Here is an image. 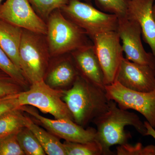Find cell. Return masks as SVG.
Masks as SVG:
<instances>
[{
  "label": "cell",
  "instance_id": "1",
  "mask_svg": "<svg viewBox=\"0 0 155 155\" xmlns=\"http://www.w3.org/2000/svg\"><path fill=\"white\" fill-rule=\"evenodd\" d=\"M97 127L96 140L102 147L104 155L114 154L110 148L115 145L127 143L131 135L125 130L127 126H133L139 133L146 136L147 129L136 114L118 107L113 100H110L107 110L94 119Z\"/></svg>",
  "mask_w": 155,
  "mask_h": 155
},
{
  "label": "cell",
  "instance_id": "2",
  "mask_svg": "<svg viewBox=\"0 0 155 155\" xmlns=\"http://www.w3.org/2000/svg\"><path fill=\"white\" fill-rule=\"evenodd\" d=\"M62 99L74 122L83 127L107 110L110 101L104 88L79 75L71 87L64 90Z\"/></svg>",
  "mask_w": 155,
  "mask_h": 155
},
{
  "label": "cell",
  "instance_id": "3",
  "mask_svg": "<svg viewBox=\"0 0 155 155\" xmlns=\"http://www.w3.org/2000/svg\"><path fill=\"white\" fill-rule=\"evenodd\" d=\"M46 22V37L51 58L93 44L85 31L67 19L61 9L53 11Z\"/></svg>",
  "mask_w": 155,
  "mask_h": 155
},
{
  "label": "cell",
  "instance_id": "4",
  "mask_svg": "<svg viewBox=\"0 0 155 155\" xmlns=\"http://www.w3.org/2000/svg\"><path fill=\"white\" fill-rule=\"evenodd\" d=\"M51 58L46 35L23 29L19 49V64L30 85L44 81Z\"/></svg>",
  "mask_w": 155,
  "mask_h": 155
},
{
  "label": "cell",
  "instance_id": "5",
  "mask_svg": "<svg viewBox=\"0 0 155 155\" xmlns=\"http://www.w3.org/2000/svg\"><path fill=\"white\" fill-rule=\"evenodd\" d=\"M61 10L67 19L83 29L91 40L99 34L117 30V16L100 11L81 0H69Z\"/></svg>",
  "mask_w": 155,
  "mask_h": 155
},
{
  "label": "cell",
  "instance_id": "6",
  "mask_svg": "<svg viewBox=\"0 0 155 155\" xmlns=\"http://www.w3.org/2000/svg\"><path fill=\"white\" fill-rule=\"evenodd\" d=\"M64 90L52 88L44 81L31 84L18 94L19 105L32 106L55 119L73 120L72 114L62 99Z\"/></svg>",
  "mask_w": 155,
  "mask_h": 155
},
{
  "label": "cell",
  "instance_id": "7",
  "mask_svg": "<svg viewBox=\"0 0 155 155\" xmlns=\"http://www.w3.org/2000/svg\"><path fill=\"white\" fill-rule=\"evenodd\" d=\"M91 40L102 69L105 86L114 83L124 58L118 31H112L99 34Z\"/></svg>",
  "mask_w": 155,
  "mask_h": 155
},
{
  "label": "cell",
  "instance_id": "8",
  "mask_svg": "<svg viewBox=\"0 0 155 155\" xmlns=\"http://www.w3.org/2000/svg\"><path fill=\"white\" fill-rule=\"evenodd\" d=\"M105 90L108 99L114 101L123 110L137 111L155 128V90L148 92L135 91L117 81L105 85Z\"/></svg>",
  "mask_w": 155,
  "mask_h": 155
},
{
  "label": "cell",
  "instance_id": "9",
  "mask_svg": "<svg viewBox=\"0 0 155 155\" xmlns=\"http://www.w3.org/2000/svg\"><path fill=\"white\" fill-rule=\"evenodd\" d=\"M117 31L122 41L125 58L137 64L155 68L153 55L147 52L142 43L141 29L138 22L126 16L119 17Z\"/></svg>",
  "mask_w": 155,
  "mask_h": 155
},
{
  "label": "cell",
  "instance_id": "10",
  "mask_svg": "<svg viewBox=\"0 0 155 155\" xmlns=\"http://www.w3.org/2000/svg\"><path fill=\"white\" fill-rule=\"evenodd\" d=\"M20 109L34 117L51 133L66 141L84 143L96 140L97 130L93 127L84 129L70 119H48L27 106H21Z\"/></svg>",
  "mask_w": 155,
  "mask_h": 155
},
{
  "label": "cell",
  "instance_id": "11",
  "mask_svg": "<svg viewBox=\"0 0 155 155\" xmlns=\"http://www.w3.org/2000/svg\"><path fill=\"white\" fill-rule=\"evenodd\" d=\"M0 19L23 29L46 35V22L38 15L28 0H6L0 5Z\"/></svg>",
  "mask_w": 155,
  "mask_h": 155
},
{
  "label": "cell",
  "instance_id": "12",
  "mask_svg": "<svg viewBox=\"0 0 155 155\" xmlns=\"http://www.w3.org/2000/svg\"><path fill=\"white\" fill-rule=\"evenodd\" d=\"M116 81L135 91H152L155 90V68L137 64L124 58Z\"/></svg>",
  "mask_w": 155,
  "mask_h": 155
},
{
  "label": "cell",
  "instance_id": "13",
  "mask_svg": "<svg viewBox=\"0 0 155 155\" xmlns=\"http://www.w3.org/2000/svg\"><path fill=\"white\" fill-rule=\"evenodd\" d=\"M155 0H130L126 17L138 22L144 41L149 45L155 59V20L153 13Z\"/></svg>",
  "mask_w": 155,
  "mask_h": 155
},
{
  "label": "cell",
  "instance_id": "14",
  "mask_svg": "<svg viewBox=\"0 0 155 155\" xmlns=\"http://www.w3.org/2000/svg\"><path fill=\"white\" fill-rule=\"evenodd\" d=\"M78 75L93 84L105 89L102 69L93 44L70 53Z\"/></svg>",
  "mask_w": 155,
  "mask_h": 155
},
{
  "label": "cell",
  "instance_id": "15",
  "mask_svg": "<svg viewBox=\"0 0 155 155\" xmlns=\"http://www.w3.org/2000/svg\"><path fill=\"white\" fill-rule=\"evenodd\" d=\"M54 58L46 73L44 81L52 88L62 89L71 87L78 75L70 54Z\"/></svg>",
  "mask_w": 155,
  "mask_h": 155
},
{
  "label": "cell",
  "instance_id": "16",
  "mask_svg": "<svg viewBox=\"0 0 155 155\" xmlns=\"http://www.w3.org/2000/svg\"><path fill=\"white\" fill-rule=\"evenodd\" d=\"M22 32L23 28L0 19V48L20 70L19 49Z\"/></svg>",
  "mask_w": 155,
  "mask_h": 155
},
{
  "label": "cell",
  "instance_id": "17",
  "mask_svg": "<svg viewBox=\"0 0 155 155\" xmlns=\"http://www.w3.org/2000/svg\"><path fill=\"white\" fill-rule=\"evenodd\" d=\"M24 120L25 126L36 136L46 154L67 155L64 144L55 135L40 127L28 116H24Z\"/></svg>",
  "mask_w": 155,
  "mask_h": 155
},
{
  "label": "cell",
  "instance_id": "18",
  "mask_svg": "<svg viewBox=\"0 0 155 155\" xmlns=\"http://www.w3.org/2000/svg\"><path fill=\"white\" fill-rule=\"evenodd\" d=\"M24 115L20 109L8 112L0 117V139L16 133L25 126Z\"/></svg>",
  "mask_w": 155,
  "mask_h": 155
},
{
  "label": "cell",
  "instance_id": "19",
  "mask_svg": "<svg viewBox=\"0 0 155 155\" xmlns=\"http://www.w3.org/2000/svg\"><path fill=\"white\" fill-rule=\"evenodd\" d=\"M17 136L19 145L25 155L46 154L36 136L28 127H22L17 132Z\"/></svg>",
  "mask_w": 155,
  "mask_h": 155
},
{
  "label": "cell",
  "instance_id": "20",
  "mask_svg": "<svg viewBox=\"0 0 155 155\" xmlns=\"http://www.w3.org/2000/svg\"><path fill=\"white\" fill-rule=\"evenodd\" d=\"M63 144L67 155H104L102 147L96 140L84 143L65 140Z\"/></svg>",
  "mask_w": 155,
  "mask_h": 155
},
{
  "label": "cell",
  "instance_id": "21",
  "mask_svg": "<svg viewBox=\"0 0 155 155\" xmlns=\"http://www.w3.org/2000/svg\"><path fill=\"white\" fill-rule=\"evenodd\" d=\"M38 15L45 22L53 11L62 9L69 0H28Z\"/></svg>",
  "mask_w": 155,
  "mask_h": 155
},
{
  "label": "cell",
  "instance_id": "22",
  "mask_svg": "<svg viewBox=\"0 0 155 155\" xmlns=\"http://www.w3.org/2000/svg\"><path fill=\"white\" fill-rule=\"evenodd\" d=\"M0 69L19 82L25 89L30 85L21 70L11 61L8 55L0 48Z\"/></svg>",
  "mask_w": 155,
  "mask_h": 155
},
{
  "label": "cell",
  "instance_id": "23",
  "mask_svg": "<svg viewBox=\"0 0 155 155\" xmlns=\"http://www.w3.org/2000/svg\"><path fill=\"white\" fill-rule=\"evenodd\" d=\"M90 1L91 0H85ZM130 0H95L96 4L103 12L115 14L119 17L126 16Z\"/></svg>",
  "mask_w": 155,
  "mask_h": 155
},
{
  "label": "cell",
  "instance_id": "24",
  "mask_svg": "<svg viewBox=\"0 0 155 155\" xmlns=\"http://www.w3.org/2000/svg\"><path fill=\"white\" fill-rule=\"evenodd\" d=\"M26 90L19 82L0 69V98Z\"/></svg>",
  "mask_w": 155,
  "mask_h": 155
},
{
  "label": "cell",
  "instance_id": "25",
  "mask_svg": "<svg viewBox=\"0 0 155 155\" xmlns=\"http://www.w3.org/2000/svg\"><path fill=\"white\" fill-rule=\"evenodd\" d=\"M17 132L0 139V155H25L17 139Z\"/></svg>",
  "mask_w": 155,
  "mask_h": 155
},
{
  "label": "cell",
  "instance_id": "26",
  "mask_svg": "<svg viewBox=\"0 0 155 155\" xmlns=\"http://www.w3.org/2000/svg\"><path fill=\"white\" fill-rule=\"evenodd\" d=\"M118 155H155V146L143 147L140 143L133 145L129 143L120 145L116 147Z\"/></svg>",
  "mask_w": 155,
  "mask_h": 155
},
{
  "label": "cell",
  "instance_id": "27",
  "mask_svg": "<svg viewBox=\"0 0 155 155\" xmlns=\"http://www.w3.org/2000/svg\"><path fill=\"white\" fill-rule=\"evenodd\" d=\"M18 94L0 98V117L11 111L20 109Z\"/></svg>",
  "mask_w": 155,
  "mask_h": 155
},
{
  "label": "cell",
  "instance_id": "28",
  "mask_svg": "<svg viewBox=\"0 0 155 155\" xmlns=\"http://www.w3.org/2000/svg\"><path fill=\"white\" fill-rule=\"evenodd\" d=\"M145 126L147 129L146 134V136H150L152 137L155 140V129L152 127L150 124L147 121H145L144 122Z\"/></svg>",
  "mask_w": 155,
  "mask_h": 155
},
{
  "label": "cell",
  "instance_id": "29",
  "mask_svg": "<svg viewBox=\"0 0 155 155\" xmlns=\"http://www.w3.org/2000/svg\"><path fill=\"white\" fill-rule=\"evenodd\" d=\"M153 15L154 18L155 20V4H154L153 8Z\"/></svg>",
  "mask_w": 155,
  "mask_h": 155
},
{
  "label": "cell",
  "instance_id": "30",
  "mask_svg": "<svg viewBox=\"0 0 155 155\" xmlns=\"http://www.w3.org/2000/svg\"><path fill=\"white\" fill-rule=\"evenodd\" d=\"M2 0H0V5H1V2H2Z\"/></svg>",
  "mask_w": 155,
  "mask_h": 155
},
{
  "label": "cell",
  "instance_id": "31",
  "mask_svg": "<svg viewBox=\"0 0 155 155\" xmlns=\"http://www.w3.org/2000/svg\"></svg>",
  "mask_w": 155,
  "mask_h": 155
}]
</instances>
